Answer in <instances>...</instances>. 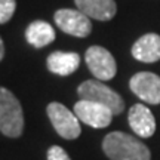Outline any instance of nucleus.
Masks as SVG:
<instances>
[{"label":"nucleus","mask_w":160,"mask_h":160,"mask_svg":"<svg viewBox=\"0 0 160 160\" xmlns=\"http://www.w3.org/2000/svg\"><path fill=\"white\" fill-rule=\"evenodd\" d=\"M102 150L110 160H150L148 147L138 138L125 132H111L105 135Z\"/></svg>","instance_id":"obj_1"},{"label":"nucleus","mask_w":160,"mask_h":160,"mask_svg":"<svg viewBox=\"0 0 160 160\" xmlns=\"http://www.w3.org/2000/svg\"><path fill=\"white\" fill-rule=\"evenodd\" d=\"M24 113L21 102L9 89L0 86V132L9 138L21 137Z\"/></svg>","instance_id":"obj_2"},{"label":"nucleus","mask_w":160,"mask_h":160,"mask_svg":"<svg viewBox=\"0 0 160 160\" xmlns=\"http://www.w3.org/2000/svg\"><path fill=\"white\" fill-rule=\"evenodd\" d=\"M77 93L80 99L95 101L108 107L114 116L122 114L125 110V101L122 99V97L111 88L101 83V80H85L77 88Z\"/></svg>","instance_id":"obj_3"},{"label":"nucleus","mask_w":160,"mask_h":160,"mask_svg":"<svg viewBox=\"0 0 160 160\" xmlns=\"http://www.w3.org/2000/svg\"><path fill=\"white\" fill-rule=\"evenodd\" d=\"M48 117L51 120L52 126L55 128L57 133L64 139H76L80 137V120L79 117L71 113L64 104L51 102L46 107Z\"/></svg>","instance_id":"obj_4"},{"label":"nucleus","mask_w":160,"mask_h":160,"mask_svg":"<svg viewBox=\"0 0 160 160\" xmlns=\"http://www.w3.org/2000/svg\"><path fill=\"white\" fill-rule=\"evenodd\" d=\"M86 65L98 80H111L117 73L114 57L102 46H91L85 53Z\"/></svg>","instance_id":"obj_5"},{"label":"nucleus","mask_w":160,"mask_h":160,"mask_svg":"<svg viewBox=\"0 0 160 160\" xmlns=\"http://www.w3.org/2000/svg\"><path fill=\"white\" fill-rule=\"evenodd\" d=\"M74 114L79 117L80 122L95 129L107 128L114 116L108 107L89 99H80L74 104Z\"/></svg>","instance_id":"obj_6"},{"label":"nucleus","mask_w":160,"mask_h":160,"mask_svg":"<svg viewBox=\"0 0 160 160\" xmlns=\"http://www.w3.org/2000/svg\"><path fill=\"white\" fill-rule=\"evenodd\" d=\"M55 24L64 33L74 37H88L92 31V22L82 11L76 9H59L55 12Z\"/></svg>","instance_id":"obj_7"},{"label":"nucleus","mask_w":160,"mask_h":160,"mask_svg":"<svg viewBox=\"0 0 160 160\" xmlns=\"http://www.w3.org/2000/svg\"><path fill=\"white\" fill-rule=\"evenodd\" d=\"M131 91L144 102L157 105L160 104V77L150 71H141L129 80Z\"/></svg>","instance_id":"obj_8"},{"label":"nucleus","mask_w":160,"mask_h":160,"mask_svg":"<svg viewBox=\"0 0 160 160\" xmlns=\"http://www.w3.org/2000/svg\"><path fill=\"white\" fill-rule=\"evenodd\" d=\"M129 126L138 137L150 138L156 132V119L153 113L150 111L144 104H135L132 105L128 114Z\"/></svg>","instance_id":"obj_9"},{"label":"nucleus","mask_w":160,"mask_h":160,"mask_svg":"<svg viewBox=\"0 0 160 160\" xmlns=\"http://www.w3.org/2000/svg\"><path fill=\"white\" fill-rule=\"evenodd\" d=\"M132 57L141 62H157L160 59V36L148 33L139 37L132 46Z\"/></svg>","instance_id":"obj_10"},{"label":"nucleus","mask_w":160,"mask_h":160,"mask_svg":"<svg viewBox=\"0 0 160 160\" xmlns=\"http://www.w3.org/2000/svg\"><path fill=\"white\" fill-rule=\"evenodd\" d=\"M48 70L57 76H70L74 73L80 65V55L76 52L55 51L46 59Z\"/></svg>","instance_id":"obj_11"},{"label":"nucleus","mask_w":160,"mask_h":160,"mask_svg":"<svg viewBox=\"0 0 160 160\" xmlns=\"http://www.w3.org/2000/svg\"><path fill=\"white\" fill-rule=\"evenodd\" d=\"M77 9L98 21H110L117 12L114 0H74Z\"/></svg>","instance_id":"obj_12"},{"label":"nucleus","mask_w":160,"mask_h":160,"mask_svg":"<svg viewBox=\"0 0 160 160\" xmlns=\"http://www.w3.org/2000/svg\"><path fill=\"white\" fill-rule=\"evenodd\" d=\"M25 39L34 48H45L55 40V30L46 21H33L25 30Z\"/></svg>","instance_id":"obj_13"},{"label":"nucleus","mask_w":160,"mask_h":160,"mask_svg":"<svg viewBox=\"0 0 160 160\" xmlns=\"http://www.w3.org/2000/svg\"><path fill=\"white\" fill-rule=\"evenodd\" d=\"M17 9V2L15 0H0V24L8 22Z\"/></svg>","instance_id":"obj_14"},{"label":"nucleus","mask_w":160,"mask_h":160,"mask_svg":"<svg viewBox=\"0 0 160 160\" xmlns=\"http://www.w3.org/2000/svg\"><path fill=\"white\" fill-rule=\"evenodd\" d=\"M48 160H71L67 151L59 145H52L48 150Z\"/></svg>","instance_id":"obj_15"},{"label":"nucleus","mask_w":160,"mask_h":160,"mask_svg":"<svg viewBox=\"0 0 160 160\" xmlns=\"http://www.w3.org/2000/svg\"><path fill=\"white\" fill-rule=\"evenodd\" d=\"M3 57H5V45H3V40H2V37H0V61L3 59Z\"/></svg>","instance_id":"obj_16"}]
</instances>
